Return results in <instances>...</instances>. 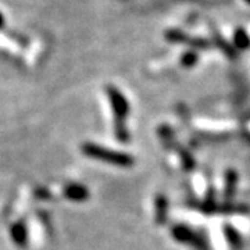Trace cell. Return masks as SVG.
Returning a JSON list of instances; mask_svg holds the SVG:
<instances>
[{
  "instance_id": "6da1fadb",
  "label": "cell",
  "mask_w": 250,
  "mask_h": 250,
  "mask_svg": "<svg viewBox=\"0 0 250 250\" xmlns=\"http://www.w3.org/2000/svg\"><path fill=\"white\" fill-rule=\"evenodd\" d=\"M107 96L114 116V132L120 142L129 141V131L126 128V118L129 116V103L116 86H107Z\"/></svg>"
},
{
  "instance_id": "7a4b0ae2",
  "label": "cell",
  "mask_w": 250,
  "mask_h": 250,
  "mask_svg": "<svg viewBox=\"0 0 250 250\" xmlns=\"http://www.w3.org/2000/svg\"><path fill=\"white\" fill-rule=\"evenodd\" d=\"M81 150L89 159L104 161V163L113 164V166H118V167H131L134 164V157L131 154L103 147V146H100L98 143H83L81 146Z\"/></svg>"
},
{
  "instance_id": "3957f363",
  "label": "cell",
  "mask_w": 250,
  "mask_h": 250,
  "mask_svg": "<svg viewBox=\"0 0 250 250\" xmlns=\"http://www.w3.org/2000/svg\"><path fill=\"white\" fill-rule=\"evenodd\" d=\"M11 239L16 243V246L25 249L28 245V229L25 223L22 220H20L17 223H14V225L11 227Z\"/></svg>"
},
{
  "instance_id": "277c9868",
  "label": "cell",
  "mask_w": 250,
  "mask_h": 250,
  "mask_svg": "<svg viewBox=\"0 0 250 250\" xmlns=\"http://www.w3.org/2000/svg\"><path fill=\"white\" fill-rule=\"evenodd\" d=\"M171 235L178 242H184V243H192V242H195V245H200V239H199L196 232H193L190 228H188L187 225H177L171 231Z\"/></svg>"
},
{
  "instance_id": "5b68a950",
  "label": "cell",
  "mask_w": 250,
  "mask_h": 250,
  "mask_svg": "<svg viewBox=\"0 0 250 250\" xmlns=\"http://www.w3.org/2000/svg\"><path fill=\"white\" fill-rule=\"evenodd\" d=\"M64 195L74 202H85L89 197V190L80 184H70L64 189Z\"/></svg>"
},
{
  "instance_id": "8992f818",
  "label": "cell",
  "mask_w": 250,
  "mask_h": 250,
  "mask_svg": "<svg viewBox=\"0 0 250 250\" xmlns=\"http://www.w3.org/2000/svg\"><path fill=\"white\" fill-rule=\"evenodd\" d=\"M154 210H156V213H154L156 223L159 225H163L167 218V199L164 195H157L156 202H154Z\"/></svg>"
},
{
  "instance_id": "52a82bcc",
  "label": "cell",
  "mask_w": 250,
  "mask_h": 250,
  "mask_svg": "<svg viewBox=\"0 0 250 250\" xmlns=\"http://www.w3.org/2000/svg\"><path fill=\"white\" fill-rule=\"evenodd\" d=\"M238 184V174L233 170L225 172V187H224V196L225 199H231L235 193V188Z\"/></svg>"
},
{
  "instance_id": "ba28073f",
  "label": "cell",
  "mask_w": 250,
  "mask_h": 250,
  "mask_svg": "<svg viewBox=\"0 0 250 250\" xmlns=\"http://www.w3.org/2000/svg\"><path fill=\"white\" fill-rule=\"evenodd\" d=\"M224 232H225V236H227V239L231 243L232 248H239L241 246V236H239V233L236 232L231 225H228V227L225 225L224 227Z\"/></svg>"
},
{
  "instance_id": "9c48e42d",
  "label": "cell",
  "mask_w": 250,
  "mask_h": 250,
  "mask_svg": "<svg viewBox=\"0 0 250 250\" xmlns=\"http://www.w3.org/2000/svg\"><path fill=\"white\" fill-rule=\"evenodd\" d=\"M197 57L195 53H187L184 57H182V62L187 65V67H192L195 62H196Z\"/></svg>"
},
{
  "instance_id": "30bf717a",
  "label": "cell",
  "mask_w": 250,
  "mask_h": 250,
  "mask_svg": "<svg viewBox=\"0 0 250 250\" xmlns=\"http://www.w3.org/2000/svg\"><path fill=\"white\" fill-rule=\"evenodd\" d=\"M239 34L241 35H238V38H236V43H238V46H241V47H246L248 43H249V39L246 38V35L243 32H239Z\"/></svg>"
},
{
  "instance_id": "8fae6325",
  "label": "cell",
  "mask_w": 250,
  "mask_h": 250,
  "mask_svg": "<svg viewBox=\"0 0 250 250\" xmlns=\"http://www.w3.org/2000/svg\"><path fill=\"white\" fill-rule=\"evenodd\" d=\"M4 25H6V17H4V14L0 11V31L4 29Z\"/></svg>"
},
{
  "instance_id": "7c38bea8",
  "label": "cell",
  "mask_w": 250,
  "mask_h": 250,
  "mask_svg": "<svg viewBox=\"0 0 250 250\" xmlns=\"http://www.w3.org/2000/svg\"><path fill=\"white\" fill-rule=\"evenodd\" d=\"M248 1H250V0H248Z\"/></svg>"
}]
</instances>
